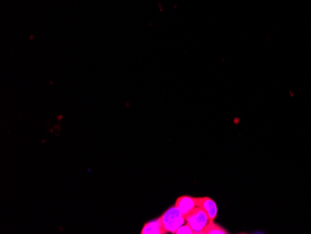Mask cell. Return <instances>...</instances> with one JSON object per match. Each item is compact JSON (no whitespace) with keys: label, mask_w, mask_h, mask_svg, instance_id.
<instances>
[{"label":"cell","mask_w":311,"mask_h":234,"mask_svg":"<svg viewBox=\"0 0 311 234\" xmlns=\"http://www.w3.org/2000/svg\"><path fill=\"white\" fill-rule=\"evenodd\" d=\"M228 230L221 227L220 225L215 223V221H211L208 225L203 234H228Z\"/></svg>","instance_id":"6"},{"label":"cell","mask_w":311,"mask_h":234,"mask_svg":"<svg viewBox=\"0 0 311 234\" xmlns=\"http://www.w3.org/2000/svg\"><path fill=\"white\" fill-rule=\"evenodd\" d=\"M142 234H167L166 230L162 224V221L160 218L155 220L149 221L145 223V226L141 230Z\"/></svg>","instance_id":"5"},{"label":"cell","mask_w":311,"mask_h":234,"mask_svg":"<svg viewBox=\"0 0 311 234\" xmlns=\"http://www.w3.org/2000/svg\"><path fill=\"white\" fill-rule=\"evenodd\" d=\"M159 218L162 221L167 232L172 234H174L181 226L187 223L184 214L175 206L170 207L165 213L159 216Z\"/></svg>","instance_id":"2"},{"label":"cell","mask_w":311,"mask_h":234,"mask_svg":"<svg viewBox=\"0 0 311 234\" xmlns=\"http://www.w3.org/2000/svg\"><path fill=\"white\" fill-rule=\"evenodd\" d=\"M197 206L202 208L208 214L211 220L215 221L218 213V209L215 200L211 199L210 197H200L197 198Z\"/></svg>","instance_id":"3"},{"label":"cell","mask_w":311,"mask_h":234,"mask_svg":"<svg viewBox=\"0 0 311 234\" xmlns=\"http://www.w3.org/2000/svg\"><path fill=\"white\" fill-rule=\"evenodd\" d=\"M174 234H195V232L192 230V228L190 227L187 223L184 224L174 232Z\"/></svg>","instance_id":"7"},{"label":"cell","mask_w":311,"mask_h":234,"mask_svg":"<svg viewBox=\"0 0 311 234\" xmlns=\"http://www.w3.org/2000/svg\"><path fill=\"white\" fill-rule=\"evenodd\" d=\"M186 222L192 228L195 234H203L208 225L210 224L211 218L208 214L201 208L197 206L192 211L185 216Z\"/></svg>","instance_id":"1"},{"label":"cell","mask_w":311,"mask_h":234,"mask_svg":"<svg viewBox=\"0 0 311 234\" xmlns=\"http://www.w3.org/2000/svg\"><path fill=\"white\" fill-rule=\"evenodd\" d=\"M174 206L178 207L180 211L184 214V216H186L190 211H192L194 208L198 206H197V198H194V197H191V196H187V195H184V196H181L176 200Z\"/></svg>","instance_id":"4"}]
</instances>
